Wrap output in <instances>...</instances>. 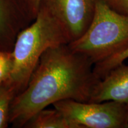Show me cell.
Instances as JSON below:
<instances>
[{
    "label": "cell",
    "mask_w": 128,
    "mask_h": 128,
    "mask_svg": "<svg viewBox=\"0 0 128 128\" xmlns=\"http://www.w3.org/2000/svg\"><path fill=\"white\" fill-rule=\"evenodd\" d=\"M41 0H28L30 11L34 18H36L39 11Z\"/></svg>",
    "instance_id": "obj_13"
},
{
    "label": "cell",
    "mask_w": 128,
    "mask_h": 128,
    "mask_svg": "<svg viewBox=\"0 0 128 128\" xmlns=\"http://www.w3.org/2000/svg\"><path fill=\"white\" fill-rule=\"evenodd\" d=\"M13 66L12 51L0 50V84L7 81Z\"/></svg>",
    "instance_id": "obj_11"
},
{
    "label": "cell",
    "mask_w": 128,
    "mask_h": 128,
    "mask_svg": "<svg viewBox=\"0 0 128 128\" xmlns=\"http://www.w3.org/2000/svg\"><path fill=\"white\" fill-rule=\"evenodd\" d=\"M32 20L28 0H0V50L12 51L17 35Z\"/></svg>",
    "instance_id": "obj_6"
},
{
    "label": "cell",
    "mask_w": 128,
    "mask_h": 128,
    "mask_svg": "<svg viewBox=\"0 0 128 128\" xmlns=\"http://www.w3.org/2000/svg\"><path fill=\"white\" fill-rule=\"evenodd\" d=\"M68 44L70 40L61 25L45 8L40 6L33 23L18 33L12 48L13 66L8 81L17 94L26 87L40 58L47 49Z\"/></svg>",
    "instance_id": "obj_2"
},
{
    "label": "cell",
    "mask_w": 128,
    "mask_h": 128,
    "mask_svg": "<svg viewBox=\"0 0 128 128\" xmlns=\"http://www.w3.org/2000/svg\"><path fill=\"white\" fill-rule=\"evenodd\" d=\"M104 1L116 12L128 16V0H104Z\"/></svg>",
    "instance_id": "obj_12"
},
{
    "label": "cell",
    "mask_w": 128,
    "mask_h": 128,
    "mask_svg": "<svg viewBox=\"0 0 128 128\" xmlns=\"http://www.w3.org/2000/svg\"><path fill=\"white\" fill-rule=\"evenodd\" d=\"M24 128H81L69 120L61 112L44 108L36 113L28 120Z\"/></svg>",
    "instance_id": "obj_8"
},
{
    "label": "cell",
    "mask_w": 128,
    "mask_h": 128,
    "mask_svg": "<svg viewBox=\"0 0 128 128\" xmlns=\"http://www.w3.org/2000/svg\"><path fill=\"white\" fill-rule=\"evenodd\" d=\"M115 101L128 106V65L121 64L98 80L89 102Z\"/></svg>",
    "instance_id": "obj_7"
},
{
    "label": "cell",
    "mask_w": 128,
    "mask_h": 128,
    "mask_svg": "<svg viewBox=\"0 0 128 128\" xmlns=\"http://www.w3.org/2000/svg\"><path fill=\"white\" fill-rule=\"evenodd\" d=\"M17 94L14 87L8 80L0 84V128H6L10 124L11 105Z\"/></svg>",
    "instance_id": "obj_9"
},
{
    "label": "cell",
    "mask_w": 128,
    "mask_h": 128,
    "mask_svg": "<svg viewBox=\"0 0 128 128\" xmlns=\"http://www.w3.org/2000/svg\"><path fill=\"white\" fill-rule=\"evenodd\" d=\"M127 58H128V46L106 60L94 64V72L99 79H102L110 71L124 63Z\"/></svg>",
    "instance_id": "obj_10"
},
{
    "label": "cell",
    "mask_w": 128,
    "mask_h": 128,
    "mask_svg": "<svg viewBox=\"0 0 128 128\" xmlns=\"http://www.w3.org/2000/svg\"><path fill=\"white\" fill-rule=\"evenodd\" d=\"M40 6L59 22L71 43L82 36L89 26L95 0H41Z\"/></svg>",
    "instance_id": "obj_5"
},
{
    "label": "cell",
    "mask_w": 128,
    "mask_h": 128,
    "mask_svg": "<svg viewBox=\"0 0 128 128\" xmlns=\"http://www.w3.org/2000/svg\"><path fill=\"white\" fill-rule=\"evenodd\" d=\"M81 128H128V106L115 102L64 100L53 104Z\"/></svg>",
    "instance_id": "obj_4"
},
{
    "label": "cell",
    "mask_w": 128,
    "mask_h": 128,
    "mask_svg": "<svg viewBox=\"0 0 128 128\" xmlns=\"http://www.w3.org/2000/svg\"><path fill=\"white\" fill-rule=\"evenodd\" d=\"M69 46L93 64L106 60L128 46V16L114 11L104 0H95L89 26Z\"/></svg>",
    "instance_id": "obj_3"
},
{
    "label": "cell",
    "mask_w": 128,
    "mask_h": 128,
    "mask_svg": "<svg viewBox=\"0 0 128 128\" xmlns=\"http://www.w3.org/2000/svg\"><path fill=\"white\" fill-rule=\"evenodd\" d=\"M93 64L68 44L47 49L32 73L26 87L14 97L9 124L24 128L32 117L49 105L64 100L89 102L95 85L100 80Z\"/></svg>",
    "instance_id": "obj_1"
}]
</instances>
